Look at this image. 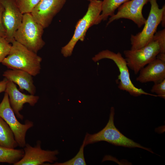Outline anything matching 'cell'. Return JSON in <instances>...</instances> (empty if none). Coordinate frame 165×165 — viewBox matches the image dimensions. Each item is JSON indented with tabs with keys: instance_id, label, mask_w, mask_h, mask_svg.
I'll use <instances>...</instances> for the list:
<instances>
[{
	"instance_id": "obj_1",
	"label": "cell",
	"mask_w": 165,
	"mask_h": 165,
	"mask_svg": "<svg viewBox=\"0 0 165 165\" xmlns=\"http://www.w3.org/2000/svg\"><path fill=\"white\" fill-rule=\"evenodd\" d=\"M42 60L37 53L14 40L2 63L9 69L24 71L35 76L40 72Z\"/></svg>"
},
{
	"instance_id": "obj_2",
	"label": "cell",
	"mask_w": 165,
	"mask_h": 165,
	"mask_svg": "<svg viewBox=\"0 0 165 165\" xmlns=\"http://www.w3.org/2000/svg\"><path fill=\"white\" fill-rule=\"evenodd\" d=\"M150 11L142 31L135 35H131L130 50L139 49L147 45L156 32L159 25L165 26V6L160 8L157 0H150Z\"/></svg>"
},
{
	"instance_id": "obj_3",
	"label": "cell",
	"mask_w": 165,
	"mask_h": 165,
	"mask_svg": "<svg viewBox=\"0 0 165 165\" xmlns=\"http://www.w3.org/2000/svg\"><path fill=\"white\" fill-rule=\"evenodd\" d=\"M44 29L31 13L24 14L22 23L15 33L14 40L37 53L45 44L42 38Z\"/></svg>"
},
{
	"instance_id": "obj_4",
	"label": "cell",
	"mask_w": 165,
	"mask_h": 165,
	"mask_svg": "<svg viewBox=\"0 0 165 165\" xmlns=\"http://www.w3.org/2000/svg\"><path fill=\"white\" fill-rule=\"evenodd\" d=\"M114 115L115 109L112 107L110 109L108 121L105 127L97 133H86L84 138L85 146L89 144L104 141L117 146L140 148L154 153L151 149L141 145L122 134L114 125Z\"/></svg>"
},
{
	"instance_id": "obj_5",
	"label": "cell",
	"mask_w": 165,
	"mask_h": 165,
	"mask_svg": "<svg viewBox=\"0 0 165 165\" xmlns=\"http://www.w3.org/2000/svg\"><path fill=\"white\" fill-rule=\"evenodd\" d=\"M102 1L94 0L90 2L87 10L82 18L77 22L73 35L69 42L63 47L61 52L65 57L71 56L77 42L83 41L88 29L98 24V20L101 12Z\"/></svg>"
},
{
	"instance_id": "obj_6",
	"label": "cell",
	"mask_w": 165,
	"mask_h": 165,
	"mask_svg": "<svg viewBox=\"0 0 165 165\" xmlns=\"http://www.w3.org/2000/svg\"><path fill=\"white\" fill-rule=\"evenodd\" d=\"M103 59H108L113 61L118 67L120 74L118 76V88L121 90L125 91L134 97L142 95H149L157 97L145 91L141 88L136 87L133 83L126 60L120 52L116 53L108 50H103L92 57V60L96 62Z\"/></svg>"
},
{
	"instance_id": "obj_7",
	"label": "cell",
	"mask_w": 165,
	"mask_h": 165,
	"mask_svg": "<svg viewBox=\"0 0 165 165\" xmlns=\"http://www.w3.org/2000/svg\"><path fill=\"white\" fill-rule=\"evenodd\" d=\"M160 49L158 41L154 35L146 46L136 50H126L123 51L127 65L137 74L147 64L156 58Z\"/></svg>"
},
{
	"instance_id": "obj_8",
	"label": "cell",
	"mask_w": 165,
	"mask_h": 165,
	"mask_svg": "<svg viewBox=\"0 0 165 165\" xmlns=\"http://www.w3.org/2000/svg\"><path fill=\"white\" fill-rule=\"evenodd\" d=\"M0 116L12 130L18 146L24 148L26 144V133L34 126L33 122L27 120L24 124H22L18 121L10 105L9 96L6 92L0 103Z\"/></svg>"
},
{
	"instance_id": "obj_9",
	"label": "cell",
	"mask_w": 165,
	"mask_h": 165,
	"mask_svg": "<svg viewBox=\"0 0 165 165\" xmlns=\"http://www.w3.org/2000/svg\"><path fill=\"white\" fill-rule=\"evenodd\" d=\"M0 3L4 8L2 20L6 31L5 38L12 43L15 40L14 34L22 23L23 14L15 0H0Z\"/></svg>"
},
{
	"instance_id": "obj_10",
	"label": "cell",
	"mask_w": 165,
	"mask_h": 165,
	"mask_svg": "<svg viewBox=\"0 0 165 165\" xmlns=\"http://www.w3.org/2000/svg\"><path fill=\"white\" fill-rule=\"evenodd\" d=\"M150 0H130L124 3L118 8L117 13L110 17L107 26L114 21L126 19L132 21L139 28L141 27L146 20L142 14V9Z\"/></svg>"
},
{
	"instance_id": "obj_11",
	"label": "cell",
	"mask_w": 165,
	"mask_h": 165,
	"mask_svg": "<svg viewBox=\"0 0 165 165\" xmlns=\"http://www.w3.org/2000/svg\"><path fill=\"white\" fill-rule=\"evenodd\" d=\"M24 155L23 158L14 165H41L45 162L53 163L57 160V150L53 151L42 149L41 142L38 141L34 146L26 143L24 147Z\"/></svg>"
},
{
	"instance_id": "obj_12",
	"label": "cell",
	"mask_w": 165,
	"mask_h": 165,
	"mask_svg": "<svg viewBox=\"0 0 165 165\" xmlns=\"http://www.w3.org/2000/svg\"><path fill=\"white\" fill-rule=\"evenodd\" d=\"M66 0H41L31 14L34 19L44 29L65 4Z\"/></svg>"
},
{
	"instance_id": "obj_13",
	"label": "cell",
	"mask_w": 165,
	"mask_h": 165,
	"mask_svg": "<svg viewBox=\"0 0 165 165\" xmlns=\"http://www.w3.org/2000/svg\"><path fill=\"white\" fill-rule=\"evenodd\" d=\"M5 92L8 94L10 105L16 116L21 120L24 119V116L20 112L23 109L24 105L28 103L30 106H34L39 99L38 96L22 93L17 89L15 84L8 80Z\"/></svg>"
},
{
	"instance_id": "obj_14",
	"label": "cell",
	"mask_w": 165,
	"mask_h": 165,
	"mask_svg": "<svg viewBox=\"0 0 165 165\" xmlns=\"http://www.w3.org/2000/svg\"><path fill=\"white\" fill-rule=\"evenodd\" d=\"M136 80L141 83L159 82L165 79V62L156 58L139 72Z\"/></svg>"
},
{
	"instance_id": "obj_15",
	"label": "cell",
	"mask_w": 165,
	"mask_h": 165,
	"mask_svg": "<svg viewBox=\"0 0 165 165\" xmlns=\"http://www.w3.org/2000/svg\"><path fill=\"white\" fill-rule=\"evenodd\" d=\"M3 75L8 80L17 84L20 90H26L31 95H34L36 93L32 76L27 72L10 69L4 72Z\"/></svg>"
},
{
	"instance_id": "obj_16",
	"label": "cell",
	"mask_w": 165,
	"mask_h": 165,
	"mask_svg": "<svg viewBox=\"0 0 165 165\" xmlns=\"http://www.w3.org/2000/svg\"><path fill=\"white\" fill-rule=\"evenodd\" d=\"M18 146L12 130L0 116V146L15 149Z\"/></svg>"
},
{
	"instance_id": "obj_17",
	"label": "cell",
	"mask_w": 165,
	"mask_h": 165,
	"mask_svg": "<svg viewBox=\"0 0 165 165\" xmlns=\"http://www.w3.org/2000/svg\"><path fill=\"white\" fill-rule=\"evenodd\" d=\"M130 0H103L102 1L101 12L98 23L106 20L109 16H113L116 10L122 4Z\"/></svg>"
},
{
	"instance_id": "obj_18",
	"label": "cell",
	"mask_w": 165,
	"mask_h": 165,
	"mask_svg": "<svg viewBox=\"0 0 165 165\" xmlns=\"http://www.w3.org/2000/svg\"><path fill=\"white\" fill-rule=\"evenodd\" d=\"M23 149H12L0 146V163L14 165L23 157Z\"/></svg>"
},
{
	"instance_id": "obj_19",
	"label": "cell",
	"mask_w": 165,
	"mask_h": 165,
	"mask_svg": "<svg viewBox=\"0 0 165 165\" xmlns=\"http://www.w3.org/2000/svg\"><path fill=\"white\" fill-rule=\"evenodd\" d=\"M85 146V139L81 146L79 150L76 155L73 158L63 163L56 162L53 165H86V163L84 155V148Z\"/></svg>"
},
{
	"instance_id": "obj_20",
	"label": "cell",
	"mask_w": 165,
	"mask_h": 165,
	"mask_svg": "<svg viewBox=\"0 0 165 165\" xmlns=\"http://www.w3.org/2000/svg\"><path fill=\"white\" fill-rule=\"evenodd\" d=\"M41 0H15L21 13H31Z\"/></svg>"
},
{
	"instance_id": "obj_21",
	"label": "cell",
	"mask_w": 165,
	"mask_h": 165,
	"mask_svg": "<svg viewBox=\"0 0 165 165\" xmlns=\"http://www.w3.org/2000/svg\"><path fill=\"white\" fill-rule=\"evenodd\" d=\"M11 46V45L5 37H0V63L9 54Z\"/></svg>"
},
{
	"instance_id": "obj_22",
	"label": "cell",
	"mask_w": 165,
	"mask_h": 165,
	"mask_svg": "<svg viewBox=\"0 0 165 165\" xmlns=\"http://www.w3.org/2000/svg\"><path fill=\"white\" fill-rule=\"evenodd\" d=\"M151 91L156 93L158 96L165 99V79L162 81L154 84Z\"/></svg>"
},
{
	"instance_id": "obj_23",
	"label": "cell",
	"mask_w": 165,
	"mask_h": 165,
	"mask_svg": "<svg viewBox=\"0 0 165 165\" xmlns=\"http://www.w3.org/2000/svg\"><path fill=\"white\" fill-rule=\"evenodd\" d=\"M154 35L157 39L160 46V53H165V29L156 32Z\"/></svg>"
},
{
	"instance_id": "obj_24",
	"label": "cell",
	"mask_w": 165,
	"mask_h": 165,
	"mask_svg": "<svg viewBox=\"0 0 165 165\" xmlns=\"http://www.w3.org/2000/svg\"><path fill=\"white\" fill-rule=\"evenodd\" d=\"M3 10V7L0 3V37H4L5 38L6 31L2 20V14Z\"/></svg>"
},
{
	"instance_id": "obj_25",
	"label": "cell",
	"mask_w": 165,
	"mask_h": 165,
	"mask_svg": "<svg viewBox=\"0 0 165 165\" xmlns=\"http://www.w3.org/2000/svg\"><path fill=\"white\" fill-rule=\"evenodd\" d=\"M8 80L5 78L4 79L0 82V93L5 92Z\"/></svg>"
},
{
	"instance_id": "obj_26",
	"label": "cell",
	"mask_w": 165,
	"mask_h": 165,
	"mask_svg": "<svg viewBox=\"0 0 165 165\" xmlns=\"http://www.w3.org/2000/svg\"><path fill=\"white\" fill-rule=\"evenodd\" d=\"M156 58L165 62V53H159L157 56Z\"/></svg>"
},
{
	"instance_id": "obj_27",
	"label": "cell",
	"mask_w": 165,
	"mask_h": 165,
	"mask_svg": "<svg viewBox=\"0 0 165 165\" xmlns=\"http://www.w3.org/2000/svg\"><path fill=\"white\" fill-rule=\"evenodd\" d=\"M89 1L90 2H91V1H93V0H87Z\"/></svg>"
}]
</instances>
